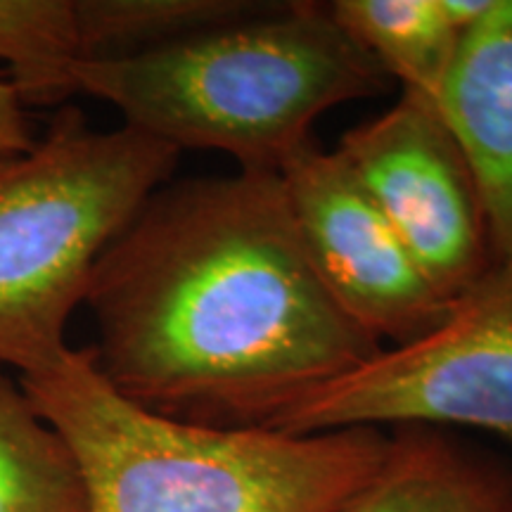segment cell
Here are the masks:
<instances>
[{"label":"cell","instance_id":"1","mask_svg":"<svg viewBox=\"0 0 512 512\" xmlns=\"http://www.w3.org/2000/svg\"><path fill=\"white\" fill-rule=\"evenodd\" d=\"M105 380L176 420L259 427L382 349L313 271L278 174L164 183L95 266Z\"/></svg>","mask_w":512,"mask_h":512},{"label":"cell","instance_id":"2","mask_svg":"<svg viewBox=\"0 0 512 512\" xmlns=\"http://www.w3.org/2000/svg\"><path fill=\"white\" fill-rule=\"evenodd\" d=\"M19 384L79 463L88 512H337L387 458L380 427L287 434L176 420L117 392L93 349Z\"/></svg>","mask_w":512,"mask_h":512},{"label":"cell","instance_id":"3","mask_svg":"<svg viewBox=\"0 0 512 512\" xmlns=\"http://www.w3.org/2000/svg\"><path fill=\"white\" fill-rule=\"evenodd\" d=\"M76 91L110 102L124 126L183 150H216L240 171L280 169L313 126L392 79L332 17L328 3H266L174 46L81 62Z\"/></svg>","mask_w":512,"mask_h":512},{"label":"cell","instance_id":"4","mask_svg":"<svg viewBox=\"0 0 512 512\" xmlns=\"http://www.w3.org/2000/svg\"><path fill=\"white\" fill-rule=\"evenodd\" d=\"M178 157L131 126L95 131L76 107L29 150L0 155V363L22 377L62 356L100 256Z\"/></svg>","mask_w":512,"mask_h":512},{"label":"cell","instance_id":"5","mask_svg":"<svg viewBox=\"0 0 512 512\" xmlns=\"http://www.w3.org/2000/svg\"><path fill=\"white\" fill-rule=\"evenodd\" d=\"M475 427L512 441V261L496 259L430 332L382 347L271 415L266 430Z\"/></svg>","mask_w":512,"mask_h":512},{"label":"cell","instance_id":"6","mask_svg":"<svg viewBox=\"0 0 512 512\" xmlns=\"http://www.w3.org/2000/svg\"><path fill=\"white\" fill-rule=\"evenodd\" d=\"M335 152L446 302L496 261L475 174L439 107L401 93Z\"/></svg>","mask_w":512,"mask_h":512},{"label":"cell","instance_id":"7","mask_svg":"<svg viewBox=\"0 0 512 512\" xmlns=\"http://www.w3.org/2000/svg\"><path fill=\"white\" fill-rule=\"evenodd\" d=\"M278 176L320 283L382 347L418 339L446 316V299L335 150L313 140Z\"/></svg>","mask_w":512,"mask_h":512},{"label":"cell","instance_id":"8","mask_svg":"<svg viewBox=\"0 0 512 512\" xmlns=\"http://www.w3.org/2000/svg\"><path fill=\"white\" fill-rule=\"evenodd\" d=\"M437 107L475 174L494 256L512 261V0L460 36Z\"/></svg>","mask_w":512,"mask_h":512},{"label":"cell","instance_id":"9","mask_svg":"<svg viewBox=\"0 0 512 512\" xmlns=\"http://www.w3.org/2000/svg\"><path fill=\"white\" fill-rule=\"evenodd\" d=\"M512 472L437 427H394L380 472L337 512H510Z\"/></svg>","mask_w":512,"mask_h":512},{"label":"cell","instance_id":"10","mask_svg":"<svg viewBox=\"0 0 512 512\" xmlns=\"http://www.w3.org/2000/svg\"><path fill=\"white\" fill-rule=\"evenodd\" d=\"M328 8L403 93L437 105L463 36L439 0H335Z\"/></svg>","mask_w":512,"mask_h":512},{"label":"cell","instance_id":"11","mask_svg":"<svg viewBox=\"0 0 512 512\" xmlns=\"http://www.w3.org/2000/svg\"><path fill=\"white\" fill-rule=\"evenodd\" d=\"M0 512H88L72 448L0 370Z\"/></svg>","mask_w":512,"mask_h":512},{"label":"cell","instance_id":"12","mask_svg":"<svg viewBox=\"0 0 512 512\" xmlns=\"http://www.w3.org/2000/svg\"><path fill=\"white\" fill-rule=\"evenodd\" d=\"M264 5L266 0H74L81 62L152 53Z\"/></svg>","mask_w":512,"mask_h":512},{"label":"cell","instance_id":"13","mask_svg":"<svg viewBox=\"0 0 512 512\" xmlns=\"http://www.w3.org/2000/svg\"><path fill=\"white\" fill-rule=\"evenodd\" d=\"M0 62L27 105H62L81 64L74 0H0Z\"/></svg>","mask_w":512,"mask_h":512},{"label":"cell","instance_id":"14","mask_svg":"<svg viewBox=\"0 0 512 512\" xmlns=\"http://www.w3.org/2000/svg\"><path fill=\"white\" fill-rule=\"evenodd\" d=\"M36 143L34 128L24 110V102L10 83L0 81V155L24 152Z\"/></svg>","mask_w":512,"mask_h":512},{"label":"cell","instance_id":"15","mask_svg":"<svg viewBox=\"0 0 512 512\" xmlns=\"http://www.w3.org/2000/svg\"><path fill=\"white\" fill-rule=\"evenodd\" d=\"M510 512H512V510H510Z\"/></svg>","mask_w":512,"mask_h":512}]
</instances>
